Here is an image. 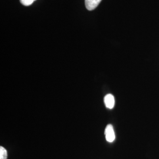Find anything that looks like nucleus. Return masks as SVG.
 I'll return each instance as SVG.
<instances>
[{
  "label": "nucleus",
  "instance_id": "f03ea898",
  "mask_svg": "<svg viewBox=\"0 0 159 159\" xmlns=\"http://www.w3.org/2000/svg\"><path fill=\"white\" fill-rule=\"evenodd\" d=\"M104 102L106 107L110 109H112L113 108L115 104V99L112 94H108L104 97Z\"/></svg>",
  "mask_w": 159,
  "mask_h": 159
},
{
  "label": "nucleus",
  "instance_id": "39448f33",
  "mask_svg": "<svg viewBox=\"0 0 159 159\" xmlns=\"http://www.w3.org/2000/svg\"><path fill=\"white\" fill-rule=\"evenodd\" d=\"M35 0H20L21 3L25 6H29L31 5Z\"/></svg>",
  "mask_w": 159,
  "mask_h": 159
},
{
  "label": "nucleus",
  "instance_id": "20e7f679",
  "mask_svg": "<svg viewBox=\"0 0 159 159\" xmlns=\"http://www.w3.org/2000/svg\"><path fill=\"white\" fill-rule=\"evenodd\" d=\"M7 152L3 147H0V159H7Z\"/></svg>",
  "mask_w": 159,
  "mask_h": 159
},
{
  "label": "nucleus",
  "instance_id": "7ed1b4c3",
  "mask_svg": "<svg viewBox=\"0 0 159 159\" xmlns=\"http://www.w3.org/2000/svg\"><path fill=\"white\" fill-rule=\"evenodd\" d=\"M102 0H85V5L86 8L92 11L94 10Z\"/></svg>",
  "mask_w": 159,
  "mask_h": 159
},
{
  "label": "nucleus",
  "instance_id": "f257e3e1",
  "mask_svg": "<svg viewBox=\"0 0 159 159\" xmlns=\"http://www.w3.org/2000/svg\"><path fill=\"white\" fill-rule=\"evenodd\" d=\"M105 136L106 140L109 143H111L115 140V133L114 131L113 127L111 125H107L105 129Z\"/></svg>",
  "mask_w": 159,
  "mask_h": 159
}]
</instances>
